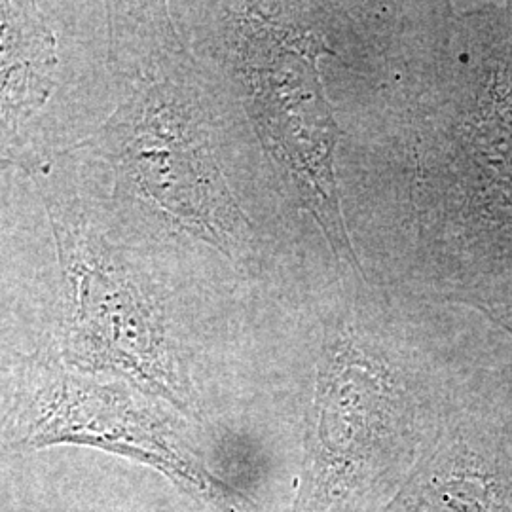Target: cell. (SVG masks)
<instances>
[{"instance_id":"obj_4","label":"cell","mask_w":512,"mask_h":512,"mask_svg":"<svg viewBox=\"0 0 512 512\" xmlns=\"http://www.w3.org/2000/svg\"><path fill=\"white\" fill-rule=\"evenodd\" d=\"M65 253L73 287L67 353L82 370H116L181 410H188V389L165 342L164 330L147 302L109 264Z\"/></svg>"},{"instance_id":"obj_5","label":"cell","mask_w":512,"mask_h":512,"mask_svg":"<svg viewBox=\"0 0 512 512\" xmlns=\"http://www.w3.org/2000/svg\"><path fill=\"white\" fill-rule=\"evenodd\" d=\"M378 512H512V452L465 431L435 437Z\"/></svg>"},{"instance_id":"obj_6","label":"cell","mask_w":512,"mask_h":512,"mask_svg":"<svg viewBox=\"0 0 512 512\" xmlns=\"http://www.w3.org/2000/svg\"><path fill=\"white\" fill-rule=\"evenodd\" d=\"M55 65L54 37L25 4H0V105L6 112L40 105Z\"/></svg>"},{"instance_id":"obj_2","label":"cell","mask_w":512,"mask_h":512,"mask_svg":"<svg viewBox=\"0 0 512 512\" xmlns=\"http://www.w3.org/2000/svg\"><path fill=\"white\" fill-rule=\"evenodd\" d=\"M57 444L90 446L167 476L220 512H243L245 499L126 391L35 361L0 421V461Z\"/></svg>"},{"instance_id":"obj_3","label":"cell","mask_w":512,"mask_h":512,"mask_svg":"<svg viewBox=\"0 0 512 512\" xmlns=\"http://www.w3.org/2000/svg\"><path fill=\"white\" fill-rule=\"evenodd\" d=\"M256 38L251 80L258 126L279 162L289 167L334 243L348 247L332 177L336 126L315 69L317 48L306 38Z\"/></svg>"},{"instance_id":"obj_1","label":"cell","mask_w":512,"mask_h":512,"mask_svg":"<svg viewBox=\"0 0 512 512\" xmlns=\"http://www.w3.org/2000/svg\"><path fill=\"white\" fill-rule=\"evenodd\" d=\"M403 368L359 336H334L291 512H378L429 444Z\"/></svg>"},{"instance_id":"obj_7","label":"cell","mask_w":512,"mask_h":512,"mask_svg":"<svg viewBox=\"0 0 512 512\" xmlns=\"http://www.w3.org/2000/svg\"><path fill=\"white\" fill-rule=\"evenodd\" d=\"M507 329L512 330V321H507Z\"/></svg>"}]
</instances>
